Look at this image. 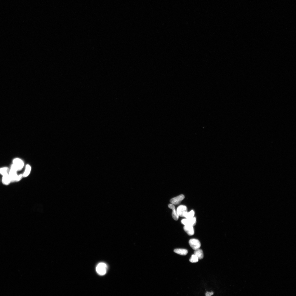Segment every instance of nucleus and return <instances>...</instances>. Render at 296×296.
Instances as JSON below:
<instances>
[{"label":"nucleus","mask_w":296,"mask_h":296,"mask_svg":"<svg viewBox=\"0 0 296 296\" xmlns=\"http://www.w3.org/2000/svg\"><path fill=\"white\" fill-rule=\"evenodd\" d=\"M13 163L12 165L17 171L22 170L24 166V162L20 158L14 159L13 161Z\"/></svg>","instance_id":"1"},{"label":"nucleus","mask_w":296,"mask_h":296,"mask_svg":"<svg viewBox=\"0 0 296 296\" xmlns=\"http://www.w3.org/2000/svg\"><path fill=\"white\" fill-rule=\"evenodd\" d=\"M107 267L106 264L103 263H100L97 265L96 270L100 275H104L106 273Z\"/></svg>","instance_id":"2"},{"label":"nucleus","mask_w":296,"mask_h":296,"mask_svg":"<svg viewBox=\"0 0 296 296\" xmlns=\"http://www.w3.org/2000/svg\"><path fill=\"white\" fill-rule=\"evenodd\" d=\"M17 171L13 167L12 164L10 170L9 171V175L11 178V182H17L18 175H17Z\"/></svg>","instance_id":"3"},{"label":"nucleus","mask_w":296,"mask_h":296,"mask_svg":"<svg viewBox=\"0 0 296 296\" xmlns=\"http://www.w3.org/2000/svg\"><path fill=\"white\" fill-rule=\"evenodd\" d=\"M189 244L192 248L194 250L200 248L201 246V243L198 239H192L190 240Z\"/></svg>","instance_id":"4"},{"label":"nucleus","mask_w":296,"mask_h":296,"mask_svg":"<svg viewBox=\"0 0 296 296\" xmlns=\"http://www.w3.org/2000/svg\"><path fill=\"white\" fill-rule=\"evenodd\" d=\"M181 222L184 226L191 225L193 226L195 225L196 224V218L194 217L190 218H186L182 219Z\"/></svg>","instance_id":"5"},{"label":"nucleus","mask_w":296,"mask_h":296,"mask_svg":"<svg viewBox=\"0 0 296 296\" xmlns=\"http://www.w3.org/2000/svg\"><path fill=\"white\" fill-rule=\"evenodd\" d=\"M176 211L179 216L184 217L185 214L188 212L187 208L185 205H181L178 207Z\"/></svg>","instance_id":"6"},{"label":"nucleus","mask_w":296,"mask_h":296,"mask_svg":"<svg viewBox=\"0 0 296 296\" xmlns=\"http://www.w3.org/2000/svg\"><path fill=\"white\" fill-rule=\"evenodd\" d=\"M185 198L184 195L181 194L171 199L170 202L171 204L174 205H177L180 204Z\"/></svg>","instance_id":"7"},{"label":"nucleus","mask_w":296,"mask_h":296,"mask_svg":"<svg viewBox=\"0 0 296 296\" xmlns=\"http://www.w3.org/2000/svg\"><path fill=\"white\" fill-rule=\"evenodd\" d=\"M168 207L169 208L172 210V215L173 219L175 220H177L179 216L177 215L174 205L171 203L169 204Z\"/></svg>","instance_id":"8"},{"label":"nucleus","mask_w":296,"mask_h":296,"mask_svg":"<svg viewBox=\"0 0 296 296\" xmlns=\"http://www.w3.org/2000/svg\"><path fill=\"white\" fill-rule=\"evenodd\" d=\"M184 231L189 236H192L194 234V232L193 226L191 225H186L184 227Z\"/></svg>","instance_id":"9"},{"label":"nucleus","mask_w":296,"mask_h":296,"mask_svg":"<svg viewBox=\"0 0 296 296\" xmlns=\"http://www.w3.org/2000/svg\"><path fill=\"white\" fill-rule=\"evenodd\" d=\"M2 182L3 184L5 185H8L11 182V178L9 174L3 175Z\"/></svg>","instance_id":"10"},{"label":"nucleus","mask_w":296,"mask_h":296,"mask_svg":"<svg viewBox=\"0 0 296 296\" xmlns=\"http://www.w3.org/2000/svg\"><path fill=\"white\" fill-rule=\"evenodd\" d=\"M194 255H196L199 260L202 259L204 257L203 251L201 249H198L194 251Z\"/></svg>","instance_id":"11"},{"label":"nucleus","mask_w":296,"mask_h":296,"mask_svg":"<svg viewBox=\"0 0 296 296\" xmlns=\"http://www.w3.org/2000/svg\"><path fill=\"white\" fill-rule=\"evenodd\" d=\"M174 252L179 255L185 256L187 255L188 251L187 250L183 249H176L174 250Z\"/></svg>","instance_id":"12"},{"label":"nucleus","mask_w":296,"mask_h":296,"mask_svg":"<svg viewBox=\"0 0 296 296\" xmlns=\"http://www.w3.org/2000/svg\"><path fill=\"white\" fill-rule=\"evenodd\" d=\"M31 166L29 164H27L26 166L25 172L23 174V177H27L29 175L31 171Z\"/></svg>","instance_id":"13"},{"label":"nucleus","mask_w":296,"mask_h":296,"mask_svg":"<svg viewBox=\"0 0 296 296\" xmlns=\"http://www.w3.org/2000/svg\"><path fill=\"white\" fill-rule=\"evenodd\" d=\"M9 169L8 167H4L0 168V174L2 175L8 174Z\"/></svg>","instance_id":"14"},{"label":"nucleus","mask_w":296,"mask_h":296,"mask_svg":"<svg viewBox=\"0 0 296 296\" xmlns=\"http://www.w3.org/2000/svg\"><path fill=\"white\" fill-rule=\"evenodd\" d=\"M195 213L193 210H191L188 212H187L185 215L184 217L187 218H190L194 217Z\"/></svg>","instance_id":"15"},{"label":"nucleus","mask_w":296,"mask_h":296,"mask_svg":"<svg viewBox=\"0 0 296 296\" xmlns=\"http://www.w3.org/2000/svg\"><path fill=\"white\" fill-rule=\"evenodd\" d=\"M199 259L197 256L195 255H192L191 258H190L189 261L191 263H196L198 262Z\"/></svg>","instance_id":"16"},{"label":"nucleus","mask_w":296,"mask_h":296,"mask_svg":"<svg viewBox=\"0 0 296 296\" xmlns=\"http://www.w3.org/2000/svg\"><path fill=\"white\" fill-rule=\"evenodd\" d=\"M214 293L213 292H207L205 293V295L207 296H211L213 295Z\"/></svg>","instance_id":"17"}]
</instances>
